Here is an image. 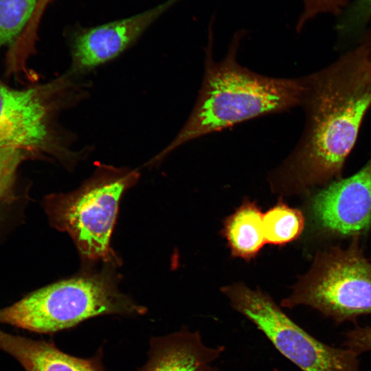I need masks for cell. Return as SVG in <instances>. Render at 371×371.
Listing matches in <instances>:
<instances>
[{"instance_id":"obj_1","label":"cell","mask_w":371,"mask_h":371,"mask_svg":"<svg viewBox=\"0 0 371 371\" xmlns=\"http://www.w3.org/2000/svg\"><path fill=\"white\" fill-rule=\"evenodd\" d=\"M304 80V134L269 176L271 191L282 196L340 179L371 106V61L360 45Z\"/></svg>"},{"instance_id":"obj_2","label":"cell","mask_w":371,"mask_h":371,"mask_svg":"<svg viewBox=\"0 0 371 371\" xmlns=\"http://www.w3.org/2000/svg\"><path fill=\"white\" fill-rule=\"evenodd\" d=\"M212 30H209L204 77L195 106L176 137L146 166H157L182 144L199 137L302 104L304 78L267 77L238 64L236 54L242 31L234 35L225 58L216 62L212 56Z\"/></svg>"},{"instance_id":"obj_3","label":"cell","mask_w":371,"mask_h":371,"mask_svg":"<svg viewBox=\"0 0 371 371\" xmlns=\"http://www.w3.org/2000/svg\"><path fill=\"white\" fill-rule=\"evenodd\" d=\"M67 71L41 85L15 89L0 83V148L14 147L35 158L49 156L73 169L89 150L74 149L60 113L89 95V85Z\"/></svg>"},{"instance_id":"obj_4","label":"cell","mask_w":371,"mask_h":371,"mask_svg":"<svg viewBox=\"0 0 371 371\" xmlns=\"http://www.w3.org/2000/svg\"><path fill=\"white\" fill-rule=\"evenodd\" d=\"M117 264L105 263L100 271L83 272L28 293L0 308V324L53 334L98 316L146 314L145 306L120 291Z\"/></svg>"},{"instance_id":"obj_5","label":"cell","mask_w":371,"mask_h":371,"mask_svg":"<svg viewBox=\"0 0 371 371\" xmlns=\"http://www.w3.org/2000/svg\"><path fill=\"white\" fill-rule=\"evenodd\" d=\"M139 175L130 168L100 164L78 189L43 200L49 223L71 236L87 267L100 261L119 262L110 239L120 199Z\"/></svg>"},{"instance_id":"obj_6","label":"cell","mask_w":371,"mask_h":371,"mask_svg":"<svg viewBox=\"0 0 371 371\" xmlns=\"http://www.w3.org/2000/svg\"><path fill=\"white\" fill-rule=\"evenodd\" d=\"M301 305L337 324L371 314V262L359 247L358 235L346 249L333 247L317 252L308 271L280 303L288 308Z\"/></svg>"},{"instance_id":"obj_7","label":"cell","mask_w":371,"mask_h":371,"mask_svg":"<svg viewBox=\"0 0 371 371\" xmlns=\"http://www.w3.org/2000/svg\"><path fill=\"white\" fill-rule=\"evenodd\" d=\"M232 307L260 330L284 357L302 371H361L358 355L315 338L297 324L267 293L235 282L221 288Z\"/></svg>"},{"instance_id":"obj_8","label":"cell","mask_w":371,"mask_h":371,"mask_svg":"<svg viewBox=\"0 0 371 371\" xmlns=\"http://www.w3.org/2000/svg\"><path fill=\"white\" fill-rule=\"evenodd\" d=\"M307 210L313 225L333 235L357 236L371 227V158L357 173L332 181L312 194Z\"/></svg>"},{"instance_id":"obj_9","label":"cell","mask_w":371,"mask_h":371,"mask_svg":"<svg viewBox=\"0 0 371 371\" xmlns=\"http://www.w3.org/2000/svg\"><path fill=\"white\" fill-rule=\"evenodd\" d=\"M175 0L132 16L86 29L71 43V64L67 71L82 77L124 52Z\"/></svg>"},{"instance_id":"obj_10","label":"cell","mask_w":371,"mask_h":371,"mask_svg":"<svg viewBox=\"0 0 371 371\" xmlns=\"http://www.w3.org/2000/svg\"><path fill=\"white\" fill-rule=\"evenodd\" d=\"M225 350L224 346H207L199 331L182 327L152 337L147 361L136 371H218L212 363Z\"/></svg>"},{"instance_id":"obj_11","label":"cell","mask_w":371,"mask_h":371,"mask_svg":"<svg viewBox=\"0 0 371 371\" xmlns=\"http://www.w3.org/2000/svg\"><path fill=\"white\" fill-rule=\"evenodd\" d=\"M0 350L14 357L25 371H106L102 348L82 358L61 350L52 341L34 340L0 329Z\"/></svg>"},{"instance_id":"obj_12","label":"cell","mask_w":371,"mask_h":371,"mask_svg":"<svg viewBox=\"0 0 371 371\" xmlns=\"http://www.w3.org/2000/svg\"><path fill=\"white\" fill-rule=\"evenodd\" d=\"M221 234L234 258H255L266 244L263 213L256 201L244 200L224 219Z\"/></svg>"},{"instance_id":"obj_13","label":"cell","mask_w":371,"mask_h":371,"mask_svg":"<svg viewBox=\"0 0 371 371\" xmlns=\"http://www.w3.org/2000/svg\"><path fill=\"white\" fill-rule=\"evenodd\" d=\"M306 224L303 212L280 200L263 213L266 243L282 246L297 240Z\"/></svg>"},{"instance_id":"obj_14","label":"cell","mask_w":371,"mask_h":371,"mask_svg":"<svg viewBox=\"0 0 371 371\" xmlns=\"http://www.w3.org/2000/svg\"><path fill=\"white\" fill-rule=\"evenodd\" d=\"M38 0H0V48L12 46L22 35Z\"/></svg>"},{"instance_id":"obj_15","label":"cell","mask_w":371,"mask_h":371,"mask_svg":"<svg viewBox=\"0 0 371 371\" xmlns=\"http://www.w3.org/2000/svg\"><path fill=\"white\" fill-rule=\"evenodd\" d=\"M32 157L35 158L21 148H0V202L13 199L17 170L23 161Z\"/></svg>"},{"instance_id":"obj_16","label":"cell","mask_w":371,"mask_h":371,"mask_svg":"<svg viewBox=\"0 0 371 371\" xmlns=\"http://www.w3.org/2000/svg\"><path fill=\"white\" fill-rule=\"evenodd\" d=\"M371 22V0H352L339 14L337 30L341 37H351L366 30Z\"/></svg>"},{"instance_id":"obj_17","label":"cell","mask_w":371,"mask_h":371,"mask_svg":"<svg viewBox=\"0 0 371 371\" xmlns=\"http://www.w3.org/2000/svg\"><path fill=\"white\" fill-rule=\"evenodd\" d=\"M302 12L298 18L297 30L300 31L310 20L322 14L339 15L352 0H300Z\"/></svg>"},{"instance_id":"obj_18","label":"cell","mask_w":371,"mask_h":371,"mask_svg":"<svg viewBox=\"0 0 371 371\" xmlns=\"http://www.w3.org/2000/svg\"><path fill=\"white\" fill-rule=\"evenodd\" d=\"M344 346L358 356L371 351V326H357L345 334Z\"/></svg>"},{"instance_id":"obj_19","label":"cell","mask_w":371,"mask_h":371,"mask_svg":"<svg viewBox=\"0 0 371 371\" xmlns=\"http://www.w3.org/2000/svg\"><path fill=\"white\" fill-rule=\"evenodd\" d=\"M52 0H38L36 10L31 21L24 31V36L30 40H36L37 30L43 12Z\"/></svg>"},{"instance_id":"obj_20","label":"cell","mask_w":371,"mask_h":371,"mask_svg":"<svg viewBox=\"0 0 371 371\" xmlns=\"http://www.w3.org/2000/svg\"><path fill=\"white\" fill-rule=\"evenodd\" d=\"M360 45L371 61V26L363 32Z\"/></svg>"}]
</instances>
